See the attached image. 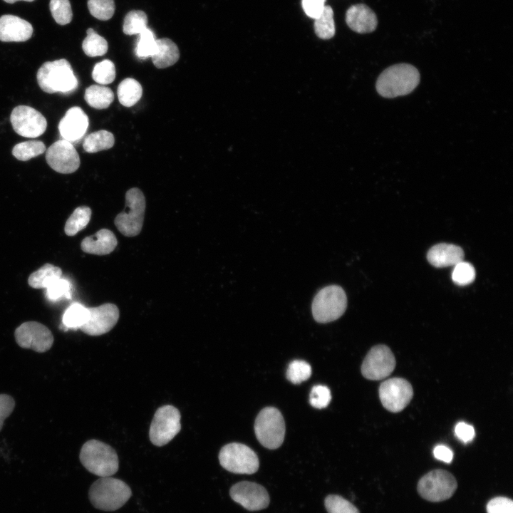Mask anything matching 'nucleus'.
<instances>
[{
	"mask_svg": "<svg viewBox=\"0 0 513 513\" xmlns=\"http://www.w3.org/2000/svg\"><path fill=\"white\" fill-rule=\"evenodd\" d=\"M420 82V73L413 66L399 63L385 69L378 76L375 88L384 98H395L410 93Z\"/></svg>",
	"mask_w": 513,
	"mask_h": 513,
	"instance_id": "1",
	"label": "nucleus"
},
{
	"mask_svg": "<svg viewBox=\"0 0 513 513\" xmlns=\"http://www.w3.org/2000/svg\"><path fill=\"white\" fill-rule=\"evenodd\" d=\"M36 78L41 90L51 94H68L78 85L70 63L64 58L45 62L38 70Z\"/></svg>",
	"mask_w": 513,
	"mask_h": 513,
	"instance_id": "2",
	"label": "nucleus"
},
{
	"mask_svg": "<svg viewBox=\"0 0 513 513\" xmlns=\"http://www.w3.org/2000/svg\"><path fill=\"white\" fill-rule=\"evenodd\" d=\"M79 458L88 471L100 477H110L118 470V457L115 450L98 440L86 442L81 449Z\"/></svg>",
	"mask_w": 513,
	"mask_h": 513,
	"instance_id": "3",
	"label": "nucleus"
},
{
	"mask_svg": "<svg viewBox=\"0 0 513 513\" xmlns=\"http://www.w3.org/2000/svg\"><path fill=\"white\" fill-rule=\"evenodd\" d=\"M129 486L123 481L110 477H104L94 482L89 489L91 504L103 511H115L131 497Z\"/></svg>",
	"mask_w": 513,
	"mask_h": 513,
	"instance_id": "4",
	"label": "nucleus"
},
{
	"mask_svg": "<svg viewBox=\"0 0 513 513\" xmlns=\"http://www.w3.org/2000/svg\"><path fill=\"white\" fill-rule=\"evenodd\" d=\"M347 307L344 290L338 285H329L315 296L311 306L312 314L318 323H328L340 318Z\"/></svg>",
	"mask_w": 513,
	"mask_h": 513,
	"instance_id": "5",
	"label": "nucleus"
},
{
	"mask_svg": "<svg viewBox=\"0 0 513 513\" xmlns=\"http://www.w3.org/2000/svg\"><path fill=\"white\" fill-rule=\"evenodd\" d=\"M145 198L142 192L133 187L125 193V208L115 218L118 231L125 237H135L141 232L145 211Z\"/></svg>",
	"mask_w": 513,
	"mask_h": 513,
	"instance_id": "6",
	"label": "nucleus"
},
{
	"mask_svg": "<svg viewBox=\"0 0 513 513\" xmlns=\"http://www.w3.org/2000/svg\"><path fill=\"white\" fill-rule=\"evenodd\" d=\"M254 431L264 447L270 450L279 447L285 435V423L281 412L274 407L262 409L255 420Z\"/></svg>",
	"mask_w": 513,
	"mask_h": 513,
	"instance_id": "7",
	"label": "nucleus"
},
{
	"mask_svg": "<svg viewBox=\"0 0 513 513\" xmlns=\"http://www.w3.org/2000/svg\"><path fill=\"white\" fill-rule=\"evenodd\" d=\"M219 463L229 472L253 474L259 466L256 454L248 446L238 442L225 445L219 453Z\"/></svg>",
	"mask_w": 513,
	"mask_h": 513,
	"instance_id": "8",
	"label": "nucleus"
},
{
	"mask_svg": "<svg viewBox=\"0 0 513 513\" xmlns=\"http://www.w3.org/2000/svg\"><path fill=\"white\" fill-rule=\"evenodd\" d=\"M457 487L455 477L443 470H434L420 478L417 489L419 494L430 502H442L450 498Z\"/></svg>",
	"mask_w": 513,
	"mask_h": 513,
	"instance_id": "9",
	"label": "nucleus"
},
{
	"mask_svg": "<svg viewBox=\"0 0 513 513\" xmlns=\"http://www.w3.org/2000/svg\"><path fill=\"white\" fill-rule=\"evenodd\" d=\"M181 415L175 407L166 405L160 407L152 418L149 437L151 442L161 447L171 441L180 432Z\"/></svg>",
	"mask_w": 513,
	"mask_h": 513,
	"instance_id": "10",
	"label": "nucleus"
},
{
	"mask_svg": "<svg viewBox=\"0 0 513 513\" xmlns=\"http://www.w3.org/2000/svg\"><path fill=\"white\" fill-rule=\"evenodd\" d=\"M17 344L26 349L44 353L53 346V336L50 329L36 321H26L17 327L14 332Z\"/></svg>",
	"mask_w": 513,
	"mask_h": 513,
	"instance_id": "11",
	"label": "nucleus"
},
{
	"mask_svg": "<svg viewBox=\"0 0 513 513\" xmlns=\"http://www.w3.org/2000/svg\"><path fill=\"white\" fill-rule=\"evenodd\" d=\"M395 367V356L385 345L373 346L365 357L361 373L368 380H382L390 375Z\"/></svg>",
	"mask_w": 513,
	"mask_h": 513,
	"instance_id": "12",
	"label": "nucleus"
},
{
	"mask_svg": "<svg viewBox=\"0 0 513 513\" xmlns=\"http://www.w3.org/2000/svg\"><path fill=\"white\" fill-rule=\"evenodd\" d=\"M383 407L393 413L402 411L413 396L411 384L402 378H393L383 381L378 390Z\"/></svg>",
	"mask_w": 513,
	"mask_h": 513,
	"instance_id": "13",
	"label": "nucleus"
},
{
	"mask_svg": "<svg viewBox=\"0 0 513 513\" xmlns=\"http://www.w3.org/2000/svg\"><path fill=\"white\" fill-rule=\"evenodd\" d=\"M10 121L14 131L25 138H37L41 135L47 128L45 117L36 109L27 105L15 107L11 113Z\"/></svg>",
	"mask_w": 513,
	"mask_h": 513,
	"instance_id": "14",
	"label": "nucleus"
},
{
	"mask_svg": "<svg viewBox=\"0 0 513 513\" xmlns=\"http://www.w3.org/2000/svg\"><path fill=\"white\" fill-rule=\"evenodd\" d=\"M46 160L50 167L62 174L74 172L81 164L80 157L73 143L63 139L49 146L46 151Z\"/></svg>",
	"mask_w": 513,
	"mask_h": 513,
	"instance_id": "15",
	"label": "nucleus"
},
{
	"mask_svg": "<svg viewBox=\"0 0 513 513\" xmlns=\"http://www.w3.org/2000/svg\"><path fill=\"white\" fill-rule=\"evenodd\" d=\"M88 310L87 320L80 329L92 336H100L110 331L117 323L120 316L117 306L110 303L89 307Z\"/></svg>",
	"mask_w": 513,
	"mask_h": 513,
	"instance_id": "16",
	"label": "nucleus"
},
{
	"mask_svg": "<svg viewBox=\"0 0 513 513\" xmlns=\"http://www.w3.org/2000/svg\"><path fill=\"white\" fill-rule=\"evenodd\" d=\"M229 494L232 499L249 511L265 509L269 504V496L261 485L248 481L234 484Z\"/></svg>",
	"mask_w": 513,
	"mask_h": 513,
	"instance_id": "17",
	"label": "nucleus"
},
{
	"mask_svg": "<svg viewBox=\"0 0 513 513\" xmlns=\"http://www.w3.org/2000/svg\"><path fill=\"white\" fill-rule=\"evenodd\" d=\"M88 127V118L81 108H69L58 124L61 136L71 143L81 140Z\"/></svg>",
	"mask_w": 513,
	"mask_h": 513,
	"instance_id": "18",
	"label": "nucleus"
},
{
	"mask_svg": "<svg viewBox=\"0 0 513 513\" xmlns=\"http://www.w3.org/2000/svg\"><path fill=\"white\" fill-rule=\"evenodd\" d=\"M33 26L19 16L6 14L0 17V41L4 42H23L33 34Z\"/></svg>",
	"mask_w": 513,
	"mask_h": 513,
	"instance_id": "19",
	"label": "nucleus"
},
{
	"mask_svg": "<svg viewBox=\"0 0 513 513\" xmlns=\"http://www.w3.org/2000/svg\"><path fill=\"white\" fill-rule=\"evenodd\" d=\"M346 21L353 31L360 33L373 31L378 24L375 13L365 4L351 6L346 11Z\"/></svg>",
	"mask_w": 513,
	"mask_h": 513,
	"instance_id": "20",
	"label": "nucleus"
},
{
	"mask_svg": "<svg viewBox=\"0 0 513 513\" xmlns=\"http://www.w3.org/2000/svg\"><path fill=\"white\" fill-rule=\"evenodd\" d=\"M427 259L430 264L435 267L455 266L463 261L464 252L457 245L440 243L430 249Z\"/></svg>",
	"mask_w": 513,
	"mask_h": 513,
	"instance_id": "21",
	"label": "nucleus"
},
{
	"mask_svg": "<svg viewBox=\"0 0 513 513\" xmlns=\"http://www.w3.org/2000/svg\"><path fill=\"white\" fill-rule=\"evenodd\" d=\"M117 244L116 237L113 232L101 229L95 234L84 238L81 243V248L86 253L101 256L111 253Z\"/></svg>",
	"mask_w": 513,
	"mask_h": 513,
	"instance_id": "22",
	"label": "nucleus"
},
{
	"mask_svg": "<svg viewBox=\"0 0 513 513\" xmlns=\"http://www.w3.org/2000/svg\"><path fill=\"white\" fill-rule=\"evenodd\" d=\"M156 44L155 52L150 57L156 68H165L177 63L180 51L172 40L167 38L156 39Z\"/></svg>",
	"mask_w": 513,
	"mask_h": 513,
	"instance_id": "23",
	"label": "nucleus"
},
{
	"mask_svg": "<svg viewBox=\"0 0 513 513\" xmlns=\"http://www.w3.org/2000/svg\"><path fill=\"white\" fill-rule=\"evenodd\" d=\"M61 276L60 267L46 263L30 274L28 284L34 289H46L53 280Z\"/></svg>",
	"mask_w": 513,
	"mask_h": 513,
	"instance_id": "24",
	"label": "nucleus"
},
{
	"mask_svg": "<svg viewBox=\"0 0 513 513\" xmlns=\"http://www.w3.org/2000/svg\"><path fill=\"white\" fill-rule=\"evenodd\" d=\"M84 98L90 107L95 109H105L113 101L114 93L108 87L92 85L86 88Z\"/></svg>",
	"mask_w": 513,
	"mask_h": 513,
	"instance_id": "25",
	"label": "nucleus"
},
{
	"mask_svg": "<svg viewBox=\"0 0 513 513\" xmlns=\"http://www.w3.org/2000/svg\"><path fill=\"white\" fill-rule=\"evenodd\" d=\"M117 94L120 103L125 107H131L139 101L142 88L135 79L128 78L123 80L118 87Z\"/></svg>",
	"mask_w": 513,
	"mask_h": 513,
	"instance_id": "26",
	"label": "nucleus"
},
{
	"mask_svg": "<svg viewBox=\"0 0 513 513\" xmlns=\"http://www.w3.org/2000/svg\"><path fill=\"white\" fill-rule=\"evenodd\" d=\"M115 142L113 135L107 130H100L87 135L83 141V150L94 153L111 148Z\"/></svg>",
	"mask_w": 513,
	"mask_h": 513,
	"instance_id": "27",
	"label": "nucleus"
},
{
	"mask_svg": "<svg viewBox=\"0 0 513 513\" xmlns=\"http://www.w3.org/2000/svg\"><path fill=\"white\" fill-rule=\"evenodd\" d=\"M92 214L91 209L87 206L77 207L67 219L64 232L68 236H74L83 229L88 224Z\"/></svg>",
	"mask_w": 513,
	"mask_h": 513,
	"instance_id": "28",
	"label": "nucleus"
},
{
	"mask_svg": "<svg viewBox=\"0 0 513 513\" xmlns=\"http://www.w3.org/2000/svg\"><path fill=\"white\" fill-rule=\"evenodd\" d=\"M314 30L318 37L329 39L335 34L333 11L331 6H326L323 11L314 19Z\"/></svg>",
	"mask_w": 513,
	"mask_h": 513,
	"instance_id": "29",
	"label": "nucleus"
},
{
	"mask_svg": "<svg viewBox=\"0 0 513 513\" xmlns=\"http://www.w3.org/2000/svg\"><path fill=\"white\" fill-rule=\"evenodd\" d=\"M86 33L87 36L82 43V48L85 54L90 57L104 55L108 48L106 40L98 34L92 28H89Z\"/></svg>",
	"mask_w": 513,
	"mask_h": 513,
	"instance_id": "30",
	"label": "nucleus"
},
{
	"mask_svg": "<svg viewBox=\"0 0 513 513\" xmlns=\"http://www.w3.org/2000/svg\"><path fill=\"white\" fill-rule=\"evenodd\" d=\"M46 151L42 141L29 140L16 144L12 149V155L19 160L27 161Z\"/></svg>",
	"mask_w": 513,
	"mask_h": 513,
	"instance_id": "31",
	"label": "nucleus"
},
{
	"mask_svg": "<svg viewBox=\"0 0 513 513\" xmlns=\"http://www.w3.org/2000/svg\"><path fill=\"white\" fill-rule=\"evenodd\" d=\"M88 315V308L79 303H74L65 311L62 322L67 328H80L86 321Z\"/></svg>",
	"mask_w": 513,
	"mask_h": 513,
	"instance_id": "32",
	"label": "nucleus"
},
{
	"mask_svg": "<svg viewBox=\"0 0 513 513\" xmlns=\"http://www.w3.org/2000/svg\"><path fill=\"white\" fill-rule=\"evenodd\" d=\"M147 16L141 10H133L129 11L123 21V31L126 35H139L147 28Z\"/></svg>",
	"mask_w": 513,
	"mask_h": 513,
	"instance_id": "33",
	"label": "nucleus"
},
{
	"mask_svg": "<svg viewBox=\"0 0 513 513\" xmlns=\"http://www.w3.org/2000/svg\"><path fill=\"white\" fill-rule=\"evenodd\" d=\"M311 375V367L306 361L294 360L291 361L286 370V378L294 384H299L308 380Z\"/></svg>",
	"mask_w": 513,
	"mask_h": 513,
	"instance_id": "34",
	"label": "nucleus"
},
{
	"mask_svg": "<svg viewBox=\"0 0 513 513\" xmlns=\"http://www.w3.org/2000/svg\"><path fill=\"white\" fill-rule=\"evenodd\" d=\"M139 36L135 49L136 55L138 58L142 59L151 57L157 48L155 34L152 30L147 28Z\"/></svg>",
	"mask_w": 513,
	"mask_h": 513,
	"instance_id": "35",
	"label": "nucleus"
},
{
	"mask_svg": "<svg viewBox=\"0 0 513 513\" xmlns=\"http://www.w3.org/2000/svg\"><path fill=\"white\" fill-rule=\"evenodd\" d=\"M92 77L99 84L107 85L111 83L115 78L114 63L108 59L97 63L93 67Z\"/></svg>",
	"mask_w": 513,
	"mask_h": 513,
	"instance_id": "36",
	"label": "nucleus"
},
{
	"mask_svg": "<svg viewBox=\"0 0 513 513\" xmlns=\"http://www.w3.org/2000/svg\"><path fill=\"white\" fill-rule=\"evenodd\" d=\"M88 8L95 18L106 21L113 16L115 6L114 0H88Z\"/></svg>",
	"mask_w": 513,
	"mask_h": 513,
	"instance_id": "37",
	"label": "nucleus"
},
{
	"mask_svg": "<svg viewBox=\"0 0 513 513\" xmlns=\"http://www.w3.org/2000/svg\"><path fill=\"white\" fill-rule=\"evenodd\" d=\"M49 7L57 24L66 25L71 21L73 13L68 0H51Z\"/></svg>",
	"mask_w": 513,
	"mask_h": 513,
	"instance_id": "38",
	"label": "nucleus"
},
{
	"mask_svg": "<svg viewBox=\"0 0 513 513\" xmlns=\"http://www.w3.org/2000/svg\"><path fill=\"white\" fill-rule=\"evenodd\" d=\"M324 504L328 513H360L353 504L336 494L327 496Z\"/></svg>",
	"mask_w": 513,
	"mask_h": 513,
	"instance_id": "39",
	"label": "nucleus"
},
{
	"mask_svg": "<svg viewBox=\"0 0 513 513\" xmlns=\"http://www.w3.org/2000/svg\"><path fill=\"white\" fill-rule=\"evenodd\" d=\"M475 278L474 266L466 261H460L454 266L452 272L453 282L460 286H465L472 283Z\"/></svg>",
	"mask_w": 513,
	"mask_h": 513,
	"instance_id": "40",
	"label": "nucleus"
},
{
	"mask_svg": "<svg viewBox=\"0 0 513 513\" xmlns=\"http://www.w3.org/2000/svg\"><path fill=\"white\" fill-rule=\"evenodd\" d=\"M46 296L51 301H57L63 298L70 299L71 284L62 277L53 280L46 288Z\"/></svg>",
	"mask_w": 513,
	"mask_h": 513,
	"instance_id": "41",
	"label": "nucleus"
},
{
	"mask_svg": "<svg viewBox=\"0 0 513 513\" xmlns=\"http://www.w3.org/2000/svg\"><path fill=\"white\" fill-rule=\"evenodd\" d=\"M331 400L329 388L325 385H314L309 395V403L315 408L322 409L328 406Z\"/></svg>",
	"mask_w": 513,
	"mask_h": 513,
	"instance_id": "42",
	"label": "nucleus"
},
{
	"mask_svg": "<svg viewBox=\"0 0 513 513\" xmlns=\"http://www.w3.org/2000/svg\"><path fill=\"white\" fill-rule=\"evenodd\" d=\"M487 513H513V502L505 497H497L487 504Z\"/></svg>",
	"mask_w": 513,
	"mask_h": 513,
	"instance_id": "43",
	"label": "nucleus"
},
{
	"mask_svg": "<svg viewBox=\"0 0 513 513\" xmlns=\"http://www.w3.org/2000/svg\"><path fill=\"white\" fill-rule=\"evenodd\" d=\"M15 407L14 398L7 394H0V431L4 420L12 413Z\"/></svg>",
	"mask_w": 513,
	"mask_h": 513,
	"instance_id": "44",
	"label": "nucleus"
},
{
	"mask_svg": "<svg viewBox=\"0 0 513 513\" xmlns=\"http://www.w3.org/2000/svg\"><path fill=\"white\" fill-rule=\"evenodd\" d=\"M326 0H302V7L306 14L315 19L325 8Z\"/></svg>",
	"mask_w": 513,
	"mask_h": 513,
	"instance_id": "45",
	"label": "nucleus"
},
{
	"mask_svg": "<svg viewBox=\"0 0 513 513\" xmlns=\"http://www.w3.org/2000/svg\"><path fill=\"white\" fill-rule=\"evenodd\" d=\"M455 433L459 440L465 443L472 440L475 435L474 428L464 422H460L456 425Z\"/></svg>",
	"mask_w": 513,
	"mask_h": 513,
	"instance_id": "46",
	"label": "nucleus"
},
{
	"mask_svg": "<svg viewBox=\"0 0 513 513\" xmlns=\"http://www.w3.org/2000/svg\"><path fill=\"white\" fill-rule=\"evenodd\" d=\"M434 457L442 462L450 463L453 458L452 451L445 445H437L433 450Z\"/></svg>",
	"mask_w": 513,
	"mask_h": 513,
	"instance_id": "47",
	"label": "nucleus"
},
{
	"mask_svg": "<svg viewBox=\"0 0 513 513\" xmlns=\"http://www.w3.org/2000/svg\"><path fill=\"white\" fill-rule=\"evenodd\" d=\"M4 1L5 2H6V3H9V4H14V3H15V2L18 1H25L31 2V1H34V0H4Z\"/></svg>",
	"mask_w": 513,
	"mask_h": 513,
	"instance_id": "48",
	"label": "nucleus"
}]
</instances>
